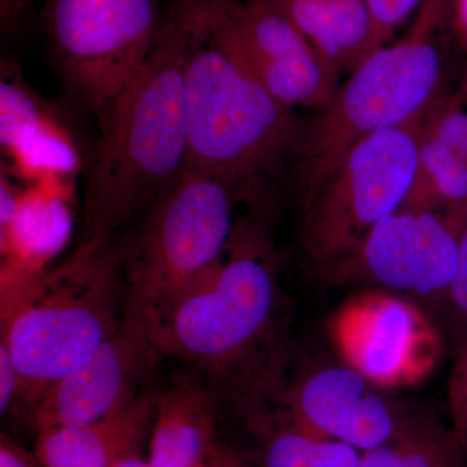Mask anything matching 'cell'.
Segmentation results:
<instances>
[{"label":"cell","mask_w":467,"mask_h":467,"mask_svg":"<svg viewBox=\"0 0 467 467\" xmlns=\"http://www.w3.org/2000/svg\"><path fill=\"white\" fill-rule=\"evenodd\" d=\"M164 358L256 411L285 386L288 303L266 213L239 218L226 251L192 284L131 306Z\"/></svg>","instance_id":"obj_1"},{"label":"cell","mask_w":467,"mask_h":467,"mask_svg":"<svg viewBox=\"0 0 467 467\" xmlns=\"http://www.w3.org/2000/svg\"><path fill=\"white\" fill-rule=\"evenodd\" d=\"M233 0H169L189 131V164L225 181L251 211L294 159L303 119L252 75L234 42Z\"/></svg>","instance_id":"obj_2"},{"label":"cell","mask_w":467,"mask_h":467,"mask_svg":"<svg viewBox=\"0 0 467 467\" xmlns=\"http://www.w3.org/2000/svg\"><path fill=\"white\" fill-rule=\"evenodd\" d=\"M95 119L78 243L119 241L189 165L182 67L167 14L143 66Z\"/></svg>","instance_id":"obj_3"},{"label":"cell","mask_w":467,"mask_h":467,"mask_svg":"<svg viewBox=\"0 0 467 467\" xmlns=\"http://www.w3.org/2000/svg\"><path fill=\"white\" fill-rule=\"evenodd\" d=\"M128 285L119 241L77 243L66 260L2 276V339L20 378L27 422L52 384L121 324Z\"/></svg>","instance_id":"obj_4"},{"label":"cell","mask_w":467,"mask_h":467,"mask_svg":"<svg viewBox=\"0 0 467 467\" xmlns=\"http://www.w3.org/2000/svg\"><path fill=\"white\" fill-rule=\"evenodd\" d=\"M451 0H423L400 41L368 55L327 109L303 119L292 159L300 204L309 199L365 138L407 124L438 94L441 58L434 34Z\"/></svg>","instance_id":"obj_5"},{"label":"cell","mask_w":467,"mask_h":467,"mask_svg":"<svg viewBox=\"0 0 467 467\" xmlns=\"http://www.w3.org/2000/svg\"><path fill=\"white\" fill-rule=\"evenodd\" d=\"M239 204L229 183L187 165L119 239L129 306L162 299L208 272L229 245Z\"/></svg>","instance_id":"obj_6"},{"label":"cell","mask_w":467,"mask_h":467,"mask_svg":"<svg viewBox=\"0 0 467 467\" xmlns=\"http://www.w3.org/2000/svg\"><path fill=\"white\" fill-rule=\"evenodd\" d=\"M422 113L356 144L301 202V250L317 275L352 254L379 221L404 205L416 177Z\"/></svg>","instance_id":"obj_7"},{"label":"cell","mask_w":467,"mask_h":467,"mask_svg":"<svg viewBox=\"0 0 467 467\" xmlns=\"http://www.w3.org/2000/svg\"><path fill=\"white\" fill-rule=\"evenodd\" d=\"M162 0H47L45 30L69 103L95 116L143 66Z\"/></svg>","instance_id":"obj_8"},{"label":"cell","mask_w":467,"mask_h":467,"mask_svg":"<svg viewBox=\"0 0 467 467\" xmlns=\"http://www.w3.org/2000/svg\"><path fill=\"white\" fill-rule=\"evenodd\" d=\"M459 232L460 216L400 208L318 275L445 306L459 266Z\"/></svg>","instance_id":"obj_9"},{"label":"cell","mask_w":467,"mask_h":467,"mask_svg":"<svg viewBox=\"0 0 467 467\" xmlns=\"http://www.w3.org/2000/svg\"><path fill=\"white\" fill-rule=\"evenodd\" d=\"M344 364L387 391L427 379L442 356V337L418 304L393 292L365 288L344 301L330 321Z\"/></svg>","instance_id":"obj_10"},{"label":"cell","mask_w":467,"mask_h":467,"mask_svg":"<svg viewBox=\"0 0 467 467\" xmlns=\"http://www.w3.org/2000/svg\"><path fill=\"white\" fill-rule=\"evenodd\" d=\"M164 356L133 310L115 333L43 393L30 427L84 426L121 410L149 389Z\"/></svg>","instance_id":"obj_11"},{"label":"cell","mask_w":467,"mask_h":467,"mask_svg":"<svg viewBox=\"0 0 467 467\" xmlns=\"http://www.w3.org/2000/svg\"><path fill=\"white\" fill-rule=\"evenodd\" d=\"M230 23L242 60L279 103L317 112L334 103L339 70L270 0H233Z\"/></svg>","instance_id":"obj_12"},{"label":"cell","mask_w":467,"mask_h":467,"mask_svg":"<svg viewBox=\"0 0 467 467\" xmlns=\"http://www.w3.org/2000/svg\"><path fill=\"white\" fill-rule=\"evenodd\" d=\"M387 392L342 362L285 384L276 401L295 425L365 453L393 441L414 418Z\"/></svg>","instance_id":"obj_13"},{"label":"cell","mask_w":467,"mask_h":467,"mask_svg":"<svg viewBox=\"0 0 467 467\" xmlns=\"http://www.w3.org/2000/svg\"><path fill=\"white\" fill-rule=\"evenodd\" d=\"M213 387L184 368L156 392L150 432V467H208L216 448L218 410Z\"/></svg>","instance_id":"obj_14"},{"label":"cell","mask_w":467,"mask_h":467,"mask_svg":"<svg viewBox=\"0 0 467 467\" xmlns=\"http://www.w3.org/2000/svg\"><path fill=\"white\" fill-rule=\"evenodd\" d=\"M156 392L149 389L128 407L88 425L39 430L36 460L43 467H112L140 453L152 427Z\"/></svg>","instance_id":"obj_15"},{"label":"cell","mask_w":467,"mask_h":467,"mask_svg":"<svg viewBox=\"0 0 467 467\" xmlns=\"http://www.w3.org/2000/svg\"><path fill=\"white\" fill-rule=\"evenodd\" d=\"M66 181L36 183L21 192L9 225L0 229L2 276L27 275L47 267L69 241L72 214Z\"/></svg>","instance_id":"obj_16"},{"label":"cell","mask_w":467,"mask_h":467,"mask_svg":"<svg viewBox=\"0 0 467 467\" xmlns=\"http://www.w3.org/2000/svg\"><path fill=\"white\" fill-rule=\"evenodd\" d=\"M340 75L379 50L368 0H270Z\"/></svg>","instance_id":"obj_17"},{"label":"cell","mask_w":467,"mask_h":467,"mask_svg":"<svg viewBox=\"0 0 467 467\" xmlns=\"http://www.w3.org/2000/svg\"><path fill=\"white\" fill-rule=\"evenodd\" d=\"M401 208L467 213V161L435 138L420 134L416 177Z\"/></svg>","instance_id":"obj_18"},{"label":"cell","mask_w":467,"mask_h":467,"mask_svg":"<svg viewBox=\"0 0 467 467\" xmlns=\"http://www.w3.org/2000/svg\"><path fill=\"white\" fill-rule=\"evenodd\" d=\"M466 456L453 430L414 417L393 441L362 453L358 467H463Z\"/></svg>","instance_id":"obj_19"},{"label":"cell","mask_w":467,"mask_h":467,"mask_svg":"<svg viewBox=\"0 0 467 467\" xmlns=\"http://www.w3.org/2000/svg\"><path fill=\"white\" fill-rule=\"evenodd\" d=\"M361 454L350 445L313 434L285 418L267 436L261 467H358Z\"/></svg>","instance_id":"obj_20"},{"label":"cell","mask_w":467,"mask_h":467,"mask_svg":"<svg viewBox=\"0 0 467 467\" xmlns=\"http://www.w3.org/2000/svg\"><path fill=\"white\" fill-rule=\"evenodd\" d=\"M422 130L467 161V109L456 95H435L423 110Z\"/></svg>","instance_id":"obj_21"},{"label":"cell","mask_w":467,"mask_h":467,"mask_svg":"<svg viewBox=\"0 0 467 467\" xmlns=\"http://www.w3.org/2000/svg\"><path fill=\"white\" fill-rule=\"evenodd\" d=\"M459 248V266L445 303L457 348L467 343V213L460 216Z\"/></svg>","instance_id":"obj_22"},{"label":"cell","mask_w":467,"mask_h":467,"mask_svg":"<svg viewBox=\"0 0 467 467\" xmlns=\"http://www.w3.org/2000/svg\"><path fill=\"white\" fill-rule=\"evenodd\" d=\"M450 407L454 434L467 451V343L457 348V358L448 382Z\"/></svg>","instance_id":"obj_23"},{"label":"cell","mask_w":467,"mask_h":467,"mask_svg":"<svg viewBox=\"0 0 467 467\" xmlns=\"http://www.w3.org/2000/svg\"><path fill=\"white\" fill-rule=\"evenodd\" d=\"M376 24V34L380 47L392 38L398 27L418 12L423 0H368Z\"/></svg>","instance_id":"obj_24"},{"label":"cell","mask_w":467,"mask_h":467,"mask_svg":"<svg viewBox=\"0 0 467 467\" xmlns=\"http://www.w3.org/2000/svg\"><path fill=\"white\" fill-rule=\"evenodd\" d=\"M447 17L457 42L467 50V0H451Z\"/></svg>","instance_id":"obj_25"},{"label":"cell","mask_w":467,"mask_h":467,"mask_svg":"<svg viewBox=\"0 0 467 467\" xmlns=\"http://www.w3.org/2000/svg\"><path fill=\"white\" fill-rule=\"evenodd\" d=\"M0 467H33L32 461L27 459L20 448L14 442L2 439L0 444Z\"/></svg>","instance_id":"obj_26"},{"label":"cell","mask_w":467,"mask_h":467,"mask_svg":"<svg viewBox=\"0 0 467 467\" xmlns=\"http://www.w3.org/2000/svg\"><path fill=\"white\" fill-rule=\"evenodd\" d=\"M208 467H248L238 453L225 445L217 444Z\"/></svg>","instance_id":"obj_27"},{"label":"cell","mask_w":467,"mask_h":467,"mask_svg":"<svg viewBox=\"0 0 467 467\" xmlns=\"http://www.w3.org/2000/svg\"><path fill=\"white\" fill-rule=\"evenodd\" d=\"M112 467H150L149 460L142 459L140 453L130 454V456L125 457L119 462L115 463Z\"/></svg>","instance_id":"obj_28"},{"label":"cell","mask_w":467,"mask_h":467,"mask_svg":"<svg viewBox=\"0 0 467 467\" xmlns=\"http://www.w3.org/2000/svg\"><path fill=\"white\" fill-rule=\"evenodd\" d=\"M18 5L20 0H2V18L5 23L14 18L15 15L17 14Z\"/></svg>","instance_id":"obj_29"},{"label":"cell","mask_w":467,"mask_h":467,"mask_svg":"<svg viewBox=\"0 0 467 467\" xmlns=\"http://www.w3.org/2000/svg\"><path fill=\"white\" fill-rule=\"evenodd\" d=\"M454 95L459 98L461 103L467 109V72L465 77H463L462 82H461L460 90Z\"/></svg>","instance_id":"obj_30"}]
</instances>
